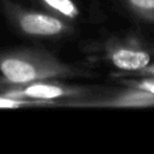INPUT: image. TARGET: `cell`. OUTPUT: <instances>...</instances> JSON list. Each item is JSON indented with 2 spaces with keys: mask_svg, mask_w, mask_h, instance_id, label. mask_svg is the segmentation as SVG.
I'll list each match as a JSON object with an SVG mask.
<instances>
[{
  "mask_svg": "<svg viewBox=\"0 0 154 154\" xmlns=\"http://www.w3.org/2000/svg\"><path fill=\"white\" fill-rule=\"evenodd\" d=\"M85 75L82 67L61 61L49 52L22 48L0 52V83L24 85L42 79L72 78Z\"/></svg>",
  "mask_w": 154,
  "mask_h": 154,
  "instance_id": "1",
  "label": "cell"
},
{
  "mask_svg": "<svg viewBox=\"0 0 154 154\" xmlns=\"http://www.w3.org/2000/svg\"><path fill=\"white\" fill-rule=\"evenodd\" d=\"M0 6L10 24L28 37L55 38L67 36L75 30L71 22L48 11L28 8L12 0H0Z\"/></svg>",
  "mask_w": 154,
  "mask_h": 154,
  "instance_id": "2",
  "label": "cell"
},
{
  "mask_svg": "<svg viewBox=\"0 0 154 154\" xmlns=\"http://www.w3.org/2000/svg\"><path fill=\"white\" fill-rule=\"evenodd\" d=\"M94 91V89L84 85L66 84L57 79H42L24 85L10 87L4 96L10 97L11 100L29 99L38 101H53L69 99L70 101H76L95 95Z\"/></svg>",
  "mask_w": 154,
  "mask_h": 154,
  "instance_id": "3",
  "label": "cell"
},
{
  "mask_svg": "<svg viewBox=\"0 0 154 154\" xmlns=\"http://www.w3.org/2000/svg\"><path fill=\"white\" fill-rule=\"evenodd\" d=\"M101 57L114 69L137 73L147 67L153 59L152 52L132 40H111L101 48Z\"/></svg>",
  "mask_w": 154,
  "mask_h": 154,
  "instance_id": "4",
  "label": "cell"
},
{
  "mask_svg": "<svg viewBox=\"0 0 154 154\" xmlns=\"http://www.w3.org/2000/svg\"><path fill=\"white\" fill-rule=\"evenodd\" d=\"M69 105L113 108H146L154 107V93L135 85H129L125 89L109 94L93 95L87 99L69 101Z\"/></svg>",
  "mask_w": 154,
  "mask_h": 154,
  "instance_id": "5",
  "label": "cell"
},
{
  "mask_svg": "<svg viewBox=\"0 0 154 154\" xmlns=\"http://www.w3.org/2000/svg\"><path fill=\"white\" fill-rule=\"evenodd\" d=\"M46 11L57 14L69 22H72L79 17V7L73 0H35Z\"/></svg>",
  "mask_w": 154,
  "mask_h": 154,
  "instance_id": "6",
  "label": "cell"
},
{
  "mask_svg": "<svg viewBox=\"0 0 154 154\" xmlns=\"http://www.w3.org/2000/svg\"><path fill=\"white\" fill-rule=\"evenodd\" d=\"M123 4L137 19L154 24V0H123Z\"/></svg>",
  "mask_w": 154,
  "mask_h": 154,
  "instance_id": "7",
  "label": "cell"
},
{
  "mask_svg": "<svg viewBox=\"0 0 154 154\" xmlns=\"http://www.w3.org/2000/svg\"><path fill=\"white\" fill-rule=\"evenodd\" d=\"M129 85H135V87H138V88H142V89L154 93V78L144 77L141 81H130Z\"/></svg>",
  "mask_w": 154,
  "mask_h": 154,
  "instance_id": "8",
  "label": "cell"
}]
</instances>
